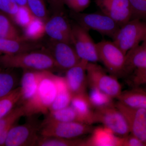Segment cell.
Returning <instances> with one entry per match:
<instances>
[{
	"instance_id": "6da1fadb",
	"label": "cell",
	"mask_w": 146,
	"mask_h": 146,
	"mask_svg": "<svg viewBox=\"0 0 146 146\" xmlns=\"http://www.w3.org/2000/svg\"><path fill=\"white\" fill-rule=\"evenodd\" d=\"M0 65L6 68H21L24 70L51 71L56 68L49 53L36 50L16 54H2Z\"/></svg>"
},
{
	"instance_id": "7a4b0ae2",
	"label": "cell",
	"mask_w": 146,
	"mask_h": 146,
	"mask_svg": "<svg viewBox=\"0 0 146 146\" xmlns=\"http://www.w3.org/2000/svg\"><path fill=\"white\" fill-rule=\"evenodd\" d=\"M55 75L49 71L39 82L34 96L23 105L25 116L30 117L39 114L46 115L56 97Z\"/></svg>"
},
{
	"instance_id": "3957f363",
	"label": "cell",
	"mask_w": 146,
	"mask_h": 146,
	"mask_svg": "<svg viewBox=\"0 0 146 146\" xmlns=\"http://www.w3.org/2000/svg\"><path fill=\"white\" fill-rule=\"evenodd\" d=\"M72 18L76 23L86 30L98 32L103 36L113 39L120 27L113 19L100 12L75 13L72 11Z\"/></svg>"
},
{
	"instance_id": "277c9868",
	"label": "cell",
	"mask_w": 146,
	"mask_h": 146,
	"mask_svg": "<svg viewBox=\"0 0 146 146\" xmlns=\"http://www.w3.org/2000/svg\"><path fill=\"white\" fill-rule=\"evenodd\" d=\"M146 38V22L138 18L130 20L119 29L113 42L125 54Z\"/></svg>"
},
{
	"instance_id": "5b68a950",
	"label": "cell",
	"mask_w": 146,
	"mask_h": 146,
	"mask_svg": "<svg viewBox=\"0 0 146 146\" xmlns=\"http://www.w3.org/2000/svg\"><path fill=\"white\" fill-rule=\"evenodd\" d=\"M87 83L113 98H117L122 92V87L116 76L108 74L96 63H89L86 68Z\"/></svg>"
},
{
	"instance_id": "8992f818",
	"label": "cell",
	"mask_w": 146,
	"mask_h": 146,
	"mask_svg": "<svg viewBox=\"0 0 146 146\" xmlns=\"http://www.w3.org/2000/svg\"><path fill=\"white\" fill-rule=\"evenodd\" d=\"M100 61L112 75H123L125 55L113 41L102 40L96 43Z\"/></svg>"
},
{
	"instance_id": "52a82bcc",
	"label": "cell",
	"mask_w": 146,
	"mask_h": 146,
	"mask_svg": "<svg viewBox=\"0 0 146 146\" xmlns=\"http://www.w3.org/2000/svg\"><path fill=\"white\" fill-rule=\"evenodd\" d=\"M94 129L84 123L50 122L41 125L40 136L72 139L91 133Z\"/></svg>"
},
{
	"instance_id": "ba28073f",
	"label": "cell",
	"mask_w": 146,
	"mask_h": 146,
	"mask_svg": "<svg viewBox=\"0 0 146 146\" xmlns=\"http://www.w3.org/2000/svg\"><path fill=\"white\" fill-rule=\"evenodd\" d=\"M29 120L23 124L14 125L9 131L5 146H36L40 136L41 122Z\"/></svg>"
},
{
	"instance_id": "9c48e42d",
	"label": "cell",
	"mask_w": 146,
	"mask_h": 146,
	"mask_svg": "<svg viewBox=\"0 0 146 146\" xmlns=\"http://www.w3.org/2000/svg\"><path fill=\"white\" fill-rule=\"evenodd\" d=\"M72 25V44L79 57L89 63L99 61L96 43L90 36L89 31L76 23Z\"/></svg>"
},
{
	"instance_id": "30bf717a",
	"label": "cell",
	"mask_w": 146,
	"mask_h": 146,
	"mask_svg": "<svg viewBox=\"0 0 146 146\" xmlns=\"http://www.w3.org/2000/svg\"><path fill=\"white\" fill-rule=\"evenodd\" d=\"M94 119L95 123L102 124L117 136L124 137L130 133L125 117L115 105L95 110Z\"/></svg>"
},
{
	"instance_id": "8fae6325",
	"label": "cell",
	"mask_w": 146,
	"mask_h": 146,
	"mask_svg": "<svg viewBox=\"0 0 146 146\" xmlns=\"http://www.w3.org/2000/svg\"><path fill=\"white\" fill-rule=\"evenodd\" d=\"M48 50V52L54 60L56 68L65 72L81 60L73 45L69 43L51 40Z\"/></svg>"
},
{
	"instance_id": "7c38bea8",
	"label": "cell",
	"mask_w": 146,
	"mask_h": 146,
	"mask_svg": "<svg viewBox=\"0 0 146 146\" xmlns=\"http://www.w3.org/2000/svg\"><path fill=\"white\" fill-rule=\"evenodd\" d=\"M115 106L125 117L131 134L146 146V110L129 107L119 102Z\"/></svg>"
},
{
	"instance_id": "4fadbf2b",
	"label": "cell",
	"mask_w": 146,
	"mask_h": 146,
	"mask_svg": "<svg viewBox=\"0 0 146 146\" xmlns=\"http://www.w3.org/2000/svg\"><path fill=\"white\" fill-rule=\"evenodd\" d=\"M101 11L113 19L120 27L132 18L129 0H95Z\"/></svg>"
},
{
	"instance_id": "5bb4252c",
	"label": "cell",
	"mask_w": 146,
	"mask_h": 146,
	"mask_svg": "<svg viewBox=\"0 0 146 146\" xmlns=\"http://www.w3.org/2000/svg\"><path fill=\"white\" fill-rule=\"evenodd\" d=\"M46 34L51 40L72 44V25L63 12L55 13L45 23Z\"/></svg>"
},
{
	"instance_id": "9a60e30c",
	"label": "cell",
	"mask_w": 146,
	"mask_h": 146,
	"mask_svg": "<svg viewBox=\"0 0 146 146\" xmlns=\"http://www.w3.org/2000/svg\"><path fill=\"white\" fill-rule=\"evenodd\" d=\"M89 63L81 59L78 64L66 71L65 80L72 96L86 92L88 84L86 68Z\"/></svg>"
},
{
	"instance_id": "2e32d148",
	"label": "cell",
	"mask_w": 146,
	"mask_h": 146,
	"mask_svg": "<svg viewBox=\"0 0 146 146\" xmlns=\"http://www.w3.org/2000/svg\"><path fill=\"white\" fill-rule=\"evenodd\" d=\"M49 71H24L21 81V97L19 103L23 105L31 99L36 93L38 85Z\"/></svg>"
},
{
	"instance_id": "e0dca14e",
	"label": "cell",
	"mask_w": 146,
	"mask_h": 146,
	"mask_svg": "<svg viewBox=\"0 0 146 146\" xmlns=\"http://www.w3.org/2000/svg\"><path fill=\"white\" fill-rule=\"evenodd\" d=\"M123 137L115 135L106 127H98L93 129L91 135L84 140V146H122Z\"/></svg>"
},
{
	"instance_id": "ac0fdd59",
	"label": "cell",
	"mask_w": 146,
	"mask_h": 146,
	"mask_svg": "<svg viewBox=\"0 0 146 146\" xmlns=\"http://www.w3.org/2000/svg\"><path fill=\"white\" fill-rule=\"evenodd\" d=\"M41 47L36 42L0 38V52L2 54H18L36 50Z\"/></svg>"
},
{
	"instance_id": "d6986e66",
	"label": "cell",
	"mask_w": 146,
	"mask_h": 146,
	"mask_svg": "<svg viewBox=\"0 0 146 146\" xmlns=\"http://www.w3.org/2000/svg\"><path fill=\"white\" fill-rule=\"evenodd\" d=\"M70 105L76 110L84 123H94V111L86 92L73 95Z\"/></svg>"
},
{
	"instance_id": "ffe728a7",
	"label": "cell",
	"mask_w": 146,
	"mask_h": 146,
	"mask_svg": "<svg viewBox=\"0 0 146 146\" xmlns=\"http://www.w3.org/2000/svg\"><path fill=\"white\" fill-rule=\"evenodd\" d=\"M146 68V49L138 45L131 49L125 54L123 76L130 74L138 69Z\"/></svg>"
},
{
	"instance_id": "44dd1931",
	"label": "cell",
	"mask_w": 146,
	"mask_h": 146,
	"mask_svg": "<svg viewBox=\"0 0 146 146\" xmlns=\"http://www.w3.org/2000/svg\"><path fill=\"white\" fill-rule=\"evenodd\" d=\"M55 80L57 85V95L50 108L49 112L62 109L70 105L72 97L65 77L55 75Z\"/></svg>"
},
{
	"instance_id": "7402d4cb",
	"label": "cell",
	"mask_w": 146,
	"mask_h": 146,
	"mask_svg": "<svg viewBox=\"0 0 146 146\" xmlns=\"http://www.w3.org/2000/svg\"><path fill=\"white\" fill-rule=\"evenodd\" d=\"M41 122V125L50 122H77L84 123L78 114L71 106L49 112Z\"/></svg>"
},
{
	"instance_id": "603a6c76",
	"label": "cell",
	"mask_w": 146,
	"mask_h": 146,
	"mask_svg": "<svg viewBox=\"0 0 146 146\" xmlns=\"http://www.w3.org/2000/svg\"><path fill=\"white\" fill-rule=\"evenodd\" d=\"M25 116L23 106H15L11 111L0 119V146L5 145L9 131L19 119Z\"/></svg>"
},
{
	"instance_id": "cb8c5ba5",
	"label": "cell",
	"mask_w": 146,
	"mask_h": 146,
	"mask_svg": "<svg viewBox=\"0 0 146 146\" xmlns=\"http://www.w3.org/2000/svg\"><path fill=\"white\" fill-rule=\"evenodd\" d=\"M117 99L119 102L129 107L146 110V92L143 90L122 91Z\"/></svg>"
},
{
	"instance_id": "d4e9b609",
	"label": "cell",
	"mask_w": 146,
	"mask_h": 146,
	"mask_svg": "<svg viewBox=\"0 0 146 146\" xmlns=\"http://www.w3.org/2000/svg\"><path fill=\"white\" fill-rule=\"evenodd\" d=\"M46 22L35 17L30 23L23 29L22 39L27 41L36 42L46 34Z\"/></svg>"
},
{
	"instance_id": "484cf974",
	"label": "cell",
	"mask_w": 146,
	"mask_h": 146,
	"mask_svg": "<svg viewBox=\"0 0 146 146\" xmlns=\"http://www.w3.org/2000/svg\"><path fill=\"white\" fill-rule=\"evenodd\" d=\"M16 25L8 15L0 11V38L23 39Z\"/></svg>"
},
{
	"instance_id": "4316f807",
	"label": "cell",
	"mask_w": 146,
	"mask_h": 146,
	"mask_svg": "<svg viewBox=\"0 0 146 146\" xmlns=\"http://www.w3.org/2000/svg\"><path fill=\"white\" fill-rule=\"evenodd\" d=\"M90 87L88 97L93 108L100 109L115 106L113 98L97 88Z\"/></svg>"
},
{
	"instance_id": "83f0119b",
	"label": "cell",
	"mask_w": 146,
	"mask_h": 146,
	"mask_svg": "<svg viewBox=\"0 0 146 146\" xmlns=\"http://www.w3.org/2000/svg\"><path fill=\"white\" fill-rule=\"evenodd\" d=\"M21 97V87H17L5 96L0 98V119L18 104Z\"/></svg>"
},
{
	"instance_id": "f1b7e54d",
	"label": "cell",
	"mask_w": 146,
	"mask_h": 146,
	"mask_svg": "<svg viewBox=\"0 0 146 146\" xmlns=\"http://www.w3.org/2000/svg\"><path fill=\"white\" fill-rule=\"evenodd\" d=\"M84 140L68 139L54 137L39 136L36 146H84Z\"/></svg>"
},
{
	"instance_id": "f546056e",
	"label": "cell",
	"mask_w": 146,
	"mask_h": 146,
	"mask_svg": "<svg viewBox=\"0 0 146 146\" xmlns=\"http://www.w3.org/2000/svg\"><path fill=\"white\" fill-rule=\"evenodd\" d=\"M16 76L6 71H0V98L5 96L16 89Z\"/></svg>"
},
{
	"instance_id": "4dcf8cb0",
	"label": "cell",
	"mask_w": 146,
	"mask_h": 146,
	"mask_svg": "<svg viewBox=\"0 0 146 146\" xmlns=\"http://www.w3.org/2000/svg\"><path fill=\"white\" fill-rule=\"evenodd\" d=\"M35 17L27 5L19 6L18 11L10 18L16 25L22 28L26 27Z\"/></svg>"
},
{
	"instance_id": "1f68e13d",
	"label": "cell",
	"mask_w": 146,
	"mask_h": 146,
	"mask_svg": "<svg viewBox=\"0 0 146 146\" xmlns=\"http://www.w3.org/2000/svg\"><path fill=\"white\" fill-rule=\"evenodd\" d=\"M27 5L35 17L47 21L48 12L44 0H27Z\"/></svg>"
},
{
	"instance_id": "d6a6232c",
	"label": "cell",
	"mask_w": 146,
	"mask_h": 146,
	"mask_svg": "<svg viewBox=\"0 0 146 146\" xmlns=\"http://www.w3.org/2000/svg\"><path fill=\"white\" fill-rule=\"evenodd\" d=\"M132 11V19L138 18L146 22V0H129Z\"/></svg>"
},
{
	"instance_id": "836d02e7",
	"label": "cell",
	"mask_w": 146,
	"mask_h": 146,
	"mask_svg": "<svg viewBox=\"0 0 146 146\" xmlns=\"http://www.w3.org/2000/svg\"><path fill=\"white\" fill-rule=\"evenodd\" d=\"M91 0H63L64 5H67L73 12L81 13L89 7Z\"/></svg>"
},
{
	"instance_id": "e575fe53",
	"label": "cell",
	"mask_w": 146,
	"mask_h": 146,
	"mask_svg": "<svg viewBox=\"0 0 146 146\" xmlns=\"http://www.w3.org/2000/svg\"><path fill=\"white\" fill-rule=\"evenodd\" d=\"M18 8L19 6L13 0H0V11L10 17L17 12Z\"/></svg>"
},
{
	"instance_id": "d590c367",
	"label": "cell",
	"mask_w": 146,
	"mask_h": 146,
	"mask_svg": "<svg viewBox=\"0 0 146 146\" xmlns=\"http://www.w3.org/2000/svg\"><path fill=\"white\" fill-rule=\"evenodd\" d=\"M132 82L136 86L146 85V68L138 69L134 71Z\"/></svg>"
},
{
	"instance_id": "8d00e7d4",
	"label": "cell",
	"mask_w": 146,
	"mask_h": 146,
	"mask_svg": "<svg viewBox=\"0 0 146 146\" xmlns=\"http://www.w3.org/2000/svg\"><path fill=\"white\" fill-rule=\"evenodd\" d=\"M122 146H146L139 138L133 134L123 137Z\"/></svg>"
},
{
	"instance_id": "74e56055",
	"label": "cell",
	"mask_w": 146,
	"mask_h": 146,
	"mask_svg": "<svg viewBox=\"0 0 146 146\" xmlns=\"http://www.w3.org/2000/svg\"><path fill=\"white\" fill-rule=\"evenodd\" d=\"M48 1L55 13L63 12L64 5L63 0H48Z\"/></svg>"
},
{
	"instance_id": "f35d334b",
	"label": "cell",
	"mask_w": 146,
	"mask_h": 146,
	"mask_svg": "<svg viewBox=\"0 0 146 146\" xmlns=\"http://www.w3.org/2000/svg\"><path fill=\"white\" fill-rule=\"evenodd\" d=\"M18 6L27 5V0H13Z\"/></svg>"
},
{
	"instance_id": "ab89813d",
	"label": "cell",
	"mask_w": 146,
	"mask_h": 146,
	"mask_svg": "<svg viewBox=\"0 0 146 146\" xmlns=\"http://www.w3.org/2000/svg\"><path fill=\"white\" fill-rule=\"evenodd\" d=\"M142 45H143V46L146 49V38L145 40L143 41V42H142Z\"/></svg>"
},
{
	"instance_id": "60d3db41",
	"label": "cell",
	"mask_w": 146,
	"mask_h": 146,
	"mask_svg": "<svg viewBox=\"0 0 146 146\" xmlns=\"http://www.w3.org/2000/svg\"><path fill=\"white\" fill-rule=\"evenodd\" d=\"M2 54L1 53V52H0V56Z\"/></svg>"
}]
</instances>
